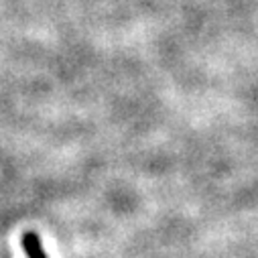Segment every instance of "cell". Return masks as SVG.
Returning a JSON list of instances; mask_svg holds the SVG:
<instances>
[{
    "instance_id": "cell-1",
    "label": "cell",
    "mask_w": 258,
    "mask_h": 258,
    "mask_svg": "<svg viewBox=\"0 0 258 258\" xmlns=\"http://www.w3.org/2000/svg\"><path fill=\"white\" fill-rule=\"evenodd\" d=\"M23 248L27 252V258H47L43 244H41V238L35 232H27L23 236Z\"/></svg>"
}]
</instances>
